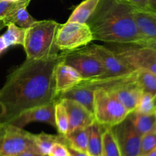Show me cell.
Instances as JSON below:
<instances>
[{
	"label": "cell",
	"instance_id": "cell-9",
	"mask_svg": "<svg viewBox=\"0 0 156 156\" xmlns=\"http://www.w3.org/2000/svg\"><path fill=\"white\" fill-rule=\"evenodd\" d=\"M133 72L148 70L156 74V50L147 46L132 45L114 51Z\"/></svg>",
	"mask_w": 156,
	"mask_h": 156
},
{
	"label": "cell",
	"instance_id": "cell-13",
	"mask_svg": "<svg viewBox=\"0 0 156 156\" xmlns=\"http://www.w3.org/2000/svg\"><path fill=\"white\" fill-rule=\"evenodd\" d=\"M60 101L65 106L68 115V133L79 128L89 127L95 121L93 114L78 102L67 99Z\"/></svg>",
	"mask_w": 156,
	"mask_h": 156
},
{
	"label": "cell",
	"instance_id": "cell-1",
	"mask_svg": "<svg viewBox=\"0 0 156 156\" xmlns=\"http://www.w3.org/2000/svg\"><path fill=\"white\" fill-rule=\"evenodd\" d=\"M65 53L39 60L26 59L7 76L0 88V122L9 123L29 108L55 103L56 66Z\"/></svg>",
	"mask_w": 156,
	"mask_h": 156
},
{
	"label": "cell",
	"instance_id": "cell-38",
	"mask_svg": "<svg viewBox=\"0 0 156 156\" xmlns=\"http://www.w3.org/2000/svg\"><path fill=\"white\" fill-rule=\"evenodd\" d=\"M8 1H11V2H17V1H19V0H8Z\"/></svg>",
	"mask_w": 156,
	"mask_h": 156
},
{
	"label": "cell",
	"instance_id": "cell-12",
	"mask_svg": "<svg viewBox=\"0 0 156 156\" xmlns=\"http://www.w3.org/2000/svg\"><path fill=\"white\" fill-rule=\"evenodd\" d=\"M33 122L46 123L56 127L55 103L41 105L25 110L11 120L9 123L18 127L24 128L26 125Z\"/></svg>",
	"mask_w": 156,
	"mask_h": 156
},
{
	"label": "cell",
	"instance_id": "cell-36",
	"mask_svg": "<svg viewBox=\"0 0 156 156\" xmlns=\"http://www.w3.org/2000/svg\"><path fill=\"white\" fill-rule=\"evenodd\" d=\"M5 27H6V24L5 23L4 20H3L2 18H0V30L2 28H4Z\"/></svg>",
	"mask_w": 156,
	"mask_h": 156
},
{
	"label": "cell",
	"instance_id": "cell-40",
	"mask_svg": "<svg viewBox=\"0 0 156 156\" xmlns=\"http://www.w3.org/2000/svg\"><path fill=\"white\" fill-rule=\"evenodd\" d=\"M89 156H91V155H89Z\"/></svg>",
	"mask_w": 156,
	"mask_h": 156
},
{
	"label": "cell",
	"instance_id": "cell-11",
	"mask_svg": "<svg viewBox=\"0 0 156 156\" xmlns=\"http://www.w3.org/2000/svg\"><path fill=\"white\" fill-rule=\"evenodd\" d=\"M120 156H139L142 136L137 132L129 117L112 127Z\"/></svg>",
	"mask_w": 156,
	"mask_h": 156
},
{
	"label": "cell",
	"instance_id": "cell-32",
	"mask_svg": "<svg viewBox=\"0 0 156 156\" xmlns=\"http://www.w3.org/2000/svg\"><path fill=\"white\" fill-rule=\"evenodd\" d=\"M8 48H9V47H8L5 41L3 39L2 36H0V55Z\"/></svg>",
	"mask_w": 156,
	"mask_h": 156
},
{
	"label": "cell",
	"instance_id": "cell-35",
	"mask_svg": "<svg viewBox=\"0 0 156 156\" xmlns=\"http://www.w3.org/2000/svg\"><path fill=\"white\" fill-rule=\"evenodd\" d=\"M149 2L152 10L156 12V0H149Z\"/></svg>",
	"mask_w": 156,
	"mask_h": 156
},
{
	"label": "cell",
	"instance_id": "cell-17",
	"mask_svg": "<svg viewBox=\"0 0 156 156\" xmlns=\"http://www.w3.org/2000/svg\"><path fill=\"white\" fill-rule=\"evenodd\" d=\"M28 3L20 5L19 6L8 13L2 18L6 26L9 24H14L24 29H27L30 27L37 20L34 19L27 12V7L28 6Z\"/></svg>",
	"mask_w": 156,
	"mask_h": 156
},
{
	"label": "cell",
	"instance_id": "cell-5",
	"mask_svg": "<svg viewBox=\"0 0 156 156\" xmlns=\"http://www.w3.org/2000/svg\"><path fill=\"white\" fill-rule=\"evenodd\" d=\"M86 48L98 57L103 65L105 73V75L99 79L90 81H82L79 84L89 85L93 88L101 87L111 82L124 79L133 73L123 63V61L113 50H109L105 46L94 44L90 47H87Z\"/></svg>",
	"mask_w": 156,
	"mask_h": 156
},
{
	"label": "cell",
	"instance_id": "cell-23",
	"mask_svg": "<svg viewBox=\"0 0 156 156\" xmlns=\"http://www.w3.org/2000/svg\"><path fill=\"white\" fill-rule=\"evenodd\" d=\"M134 78L143 91L156 98V74L148 70H136L134 72Z\"/></svg>",
	"mask_w": 156,
	"mask_h": 156
},
{
	"label": "cell",
	"instance_id": "cell-34",
	"mask_svg": "<svg viewBox=\"0 0 156 156\" xmlns=\"http://www.w3.org/2000/svg\"><path fill=\"white\" fill-rule=\"evenodd\" d=\"M146 46L151 47V48L156 50V41H148Z\"/></svg>",
	"mask_w": 156,
	"mask_h": 156
},
{
	"label": "cell",
	"instance_id": "cell-20",
	"mask_svg": "<svg viewBox=\"0 0 156 156\" xmlns=\"http://www.w3.org/2000/svg\"><path fill=\"white\" fill-rule=\"evenodd\" d=\"M104 127L94 121L89 126L87 154L91 156H102V133Z\"/></svg>",
	"mask_w": 156,
	"mask_h": 156
},
{
	"label": "cell",
	"instance_id": "cell-21",
	"mask_svg": "<svg viewBox=\"0 0 156 156\" xmlns=\"http://www.w3.org/2000/svg\"><path fill=\"white\" fill-rule=\"evenodd\" d=\"M99 2L100 0H84L74 9L67 21L86 23L94 13Z\"/></svg>",
	"mask_w": 156,
	"mask_h": 156
},
{
	"label": "cell",
	"instance_id": "cell-3",
	"mask_svg": "<svg viewBox=\"0 0 156 156\" xmlns=\"http://www.w3.org/2000/svg\"><path fill=\"white\" fill-rule=\"evenodd\" d=\"M60 24L53 20L36 21L26 29L23 47L27 59L39 60L59 55L56 34Z\"/></svg>",
	"mask_w": 156,
	"mask_h": 156
},
{
	"label": "cell",
	"instance_id": "cell-31",
	"mask_svg": "<svg viewBox=\"0 0 156 156\" xmlns=\"http://www.w3.org/2000/svg\"><path fill=\"white\" fill-rule=\"evenodd\" d=\"M15 156H49L43 155V154L40 153L38 152H35V151H26V152H23L21 153L18 154V155Z\"/></svg>",
	"mask_w": 156,
	"mask_h": 156
},
{
	"label": "cell",
	"instance_id": "cell-25",
	"mask_svg": "<svg viewBox=\"0 0 156 156\" xmlns=\"http://www.w3.org/2000/svg\"><path fill=\"white\" fill-rule=\"evenodd\" d=\"M7 27L8 29L5 33L2 36L8 47L15 45L23 46L25 37L26 29L21 28L14 24H8Z\"/></svg>",
	"mask_w": 156,
	"mask_h": 156
},
{
	"label": "cell",
	"instance_id": "cell-16",
	"mask_svg": "<svg viewBox=\"0 0 156 156\" xmlns=\"http://www.w3.org/2000/svg\"><path fill=\"white\" fill-rule=\"evenodd\" d=\"M133 15L142 35L147 41H156V12L135 9Z\"/></svg>",
	"mask_w": 156,
	"mask_h": 156
},
{
	"label": "cell",
	"instance_id": "cell-27",
	"mask_svg": "<svg viewBox=\"0 0 156 156\" xmlns=\"http://www.w3.org/2000/svg\"><path fill=\"white\" fill-rule=\"evenodd\" d=\"M156 111V103L155 98L149 93L143 92L140 98V102L134 112L139 114H150Z\"/></svg>",
	"mask_w": 156,
	"mask_h": 156
},
{
	"label": "cell",
	"instance_id": "cell-30",
	"mask_svg": "<svg viewBox=\"0 0 156 156\" xmlns=\"http://www.w3.org/2000/svg\"><path fill=\"white\" fill-rule=\"evenodd\" d=\"M120 1L132 6L136 9L152 11L149 0H120Z\"/></svg>",
	"mask_w": 156,
	"mask_h": 156
},
{
	"label": "cell",
	"instance_id": "cell-6",
	"mask_svg": "<svg viewBox=\"0 0 156 156\" xmlns=\"http://www.w3.org/2000/svg\"><path fill=\"white\" fill-rule=\"evenodd\" d=\"M26 151L39 152L34 134L9 123L0 122V156H15Z\"/></svg>",
	"mask_w": 156,
	"mask_h": 156
},
{
	"label": "cell",
	"instance_id": "cell-4",
	"mask_svg": "<svg viewBox=\"0 0 156 156\" xmlns=\"http://www.w3.org/2000/svg\"><path fill=\"white\" fill-rule=\"evenodd\" d=\"M129 113L113 93L102 87L95 88L94 93V117L104 127H113L121 123Z\"/></svg>",
	"mask_w": 156,
	"mask_h": 156
},
{
	"label": "cell",
	"instance_id": "cell-24",
	"mask_svg": "<svg viewBox=\"0 0 156 156\" xmlns=\"http://www.w3.org/2000/svg\"><path fill=\"white\" fill-rule=\"evenodd\" d=\"M102 155L104 156H120L112 127H104L102 133Z\"/></svg>",
	"mask_w": 156,
	"mask_h": 156
},
{
	"label": "cell",
	"instance_id": "cell-10",
	"mask_svg": "<svg viewBox=\"0 0 156 156\" xmlns=\"http://www.w3.org/2000/svg\"><path fill=\"white\" fill-rule=\"evenodd\" d=\"M114 94L129 114L134 112L140 102L143 91L134 78V72L127 77L101 86Z\"/></svg>",
	"mask_w": 156,
	"mask_h": 156
},
{
	"label": "cell",
	"instance_id": "cell-18",
	"mask_svg": "<svg viewBox=\"0 0 156 156\" xmlns=\"http://www.w3.org/2000/svg\"><path fill=\"white\" fill-rule=\"evenodd\" d=\"M128 117L142 136L156 131V111L146 114L133 112Z\"/></svg>",
	"mask_w": 156,
	"mask_h": 156
},
{
	"label": "cell",
	"instance_id": "cell-22",
	"mask_svg": "<svg viewBox=\"0 0 156 156\" xmlns=\"http://www.w3.org/2000/svg\"><path fill=\"white\" fill-rule=\"evenodd\" d=\"M34 141L40 153L45 155H49L50 149L53 147L54 143H61L66 145L65 136L60 135V134L50 135V134H47L44 133L34 134Z\"/></svg>",
	"mask_w": 156,
	"mask_h": 156
},
{
	"label": "cell",
	"instance_id": "cell-33",
	"mask_svg": "<svg viewBox=\"0 0 156 156\" xmlns=\"http://www.w3.org/2000/svg\"><path fill=\"white\" fill-rule=\"evenodd\" d=\"M69 152H70V154H71V156H89L87 153H85V152H78V151L73 150V149H70V148H69Z\"/></svg>",
	"mask_w": 156,
	"mask_h": 156
},
{
	"label": "cell",
	"instance_id": "cell-15",
	"mask_svg": "<svg viewBox=\"0 0 156 156\" xmlns=\"http://www.w3.org/2000/svg\"><path fill=\"white\" fill-rule=\"evenodd\" d=\"M95 88L79 84L58 94V100L67 99L78 102L94 115V93Z\"/></svg>",
	"mask_w": 156,
	"mask_h": 156
},
{
	"label": "cell",
	"instance_id": "cell-29",
	"mask_svg": "<svg viewBox=\"0 0 156 156\" xmlns=\"http://www.w3.org/2000/svg\"><path fill=\"white\" fill-rule=\"evenodd\" d=\"M49 156H71L66 145L61 143H56L50 149Z\"/></svg>",
	"mask_w": 156,
	"mask_h": 156
},
{
	"label": "cell",
	"instance_id": "cell-37",
	"mask_svg": "<svg viewBox=\"0 0 156 156\" xmlns=\"http://www.w3.org/2000/svg\"><path fill=\"white\" fill-rule=\"evenodd\" d=\"M146 156H156V149H154L153 151H152L150 153H149L147 155H146Z\"/></svg>",
	"mask_w": 156,
	"mask_h": 156
},
{
	"label": "cell",
	"instance_id": "cell-28",
	"mask_svg": "<svg viewBox=\"0 0 156 156\" xmlns=\"http://www.w3.org/2000/svg\"><path fill=\"white\" fill-rule=\"evenodd\" d=\"M156 149V131L143 135L141 138L139 156H146Z\"/></svg>",
	"mask_w": 156,
	"mask_h": 156
},
{
	"label": "cell",
	"instance_id": "cell-8",
	"mask_svg": "<svg viewBox=\"0 0 156 156\" xmlns=\"http://www.w3.org/2000/svg\"><path fill=\"white\" fill-rule=\"evenodd\" d=\"M63 62L73 67L83 79L82 81L98 79L105 75V69L96 55L85 47L66 52Z\"/></svg>",
	"mask_w": 156,
	"mask_h": 156
},
{
	"label": "cell",
	"instance_id": "cell-7",
	"mask_svg": "<svg viewBox=\"0 0 156 156\" xmlns=\"http://www.w3.org/2000/svg\"><path fill=\"white\" fill-rule=\"evenodd\" d=\"M94 41L87 23L66 21L60 24L56 34V44L61 51L69 52L86 47Z\"/></svg>",
	"mask_w": 156,
	"mask_h": 156
},
{
	"label": "cell",
	"instance_id": "cell-14",
	"mask_svg": "<svg viewBox=\"0 0 156 156\" xmlns=\"http://www.w3.org/2000/svg\"><path fill=\"white\" fill-rule=\"evenodd\" d=\"M83 79L73 67L67 65L63 59L58 63L55 70V85L58 94L79 85Z\"/></svg>",
	"mask_w": 156,
	"mask_h": 156
},
{
	"label": "cell",
	"instance_id": "cell-26",
	"mask_svg": "<svg viewBox=\"0 0 156 156\" xmlns=\"http://www.w3.org/2000/svg\"><path fill=\"white\" fill-rule=\"evenodd\" d=\"M55 122L59 134L66 135L69 131L68 115L65 106L60 100L55 102Z\"/></svg>",
	"mask_w": 156,
	"mask_h": 156
},
{
	"label": "cell",
	"instance_id": "cell-19",
	"mask_svg": "<svg viewBox=\"0 0 156 156\" xmlns=\"http://www.w3.org/2000/svg\"><path fill=\"white\" fill-rule=\"evenodd\" d=\"M89 127L79 128L69 132L65 136L66 146L73 150L87 153Z\"/></svg>",
	"mask_w": 156,
	"mask_h": 156
},
{
	"label": "cell",
	"instance_id": "cell-2",
	"mask_svg": "<svg viewBox=\"0 0 156 156\" xmlns=\"http://www.w3.org/2000/svg\"><path fill=\"white\" fill-rule=\"evenodd\" d=\"M134 8L120 0H100L87 24L94 41L146 46L136 24Z\"/></svg>",
	"mask_w": 156,
	"mask_h": 156
},
{
	"label": "cell",
	"instance_id": "cell-39",
	"mask_svg": "<svg viewBox=\"0 0 156 156\" xmlns=\"http://www.w3.org/2000/svg\"><path fill=\"white\" fill-rule=\"evenodd\" d=\"M102 156H104V155H102Z\"/></svg>",
	"mask_w": 156,
	"mask_h": 156
}]
</instances>
